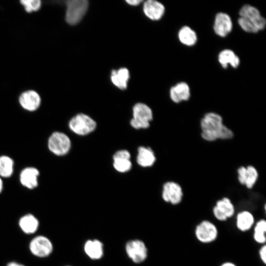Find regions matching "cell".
<instances>
[{
	"instance_id": "obj_9",
	"label": "cell",
	"mask_w": 266,
	"mask_h": 266,
	"mask_svg": "<svg viewBox=\"0 0 266 266\" xmlns=\"http://www.w3.org/2000/svg\"><path fill=\"white\" fill-rule=\"evenodd\" d=\"M162 197L167 203L174 205L179 204L183 197L182 189L181 186L175 182H166L163 185Z\"/></svg>"
},
{
	"instance_id": "obj_27",
	"label": "cell",
	"mask_w": 266,
	"mask_h": 266,
	"mask_svg": "<svg viewBox=\"0 0 266 266\" xmlns=\"http://www.w3.org/2000/svg\"><path fill=\"white\" fill-rule=\"evenodd\" d=\"M240 17L253 20L261 16L259 10L250 4L244 5L239 10Z\"/></svg>"
},
{
	"instance_id": "obj_20",
	"label": "cell",
	"mask_w": 266,
	"mask_h": 266,
	"mask_svg": "<svg viewBox=\"0 0 266 266\" xmlns=\"http://www.w3.org/2000/svg\"><path fill=\"white\" fill-rule=\"evenodd\" d=\"M137 151L136 161L139 166L146 167L153 165L156 161V156L150 148L140 146Z\"/></svg>"
},
{
	"instance_id": "obj_13",
	"label": "cell",
	"mask_w": 266,
	"mask_h": 266,
	"mask_svg": "<svg viewBox=\"0 0 266 266\" xmlns=\"http://www.w3.org/2000/svg\"><path fill=\"white\" fill-rule=\"evenodd\" d=\"M38 169L33 166L23 168L20 173L19 181L22 185L29 189H33L38 185Z\"/></svg>"
},
{
	"instance_id": "obj_35",
	"label": "cell",
	"mask_w": 266,
	"mask_h": 266,
	"mask_svg": "<svg viewBox=\"0 0 266 266\" xmlns=\"http://www.w3.org/2000/svg\"><path fill=\"white\" fill-rule=\"evenodd\" d=\"M3 181H2V178L0 177V194L1 193V192H2L3 190Z\"/></svg>"
},
{
	"instance_id": "obj_8",
	"label": "cell",
	"mask_w": 266,
	"mask_h": 266,
	"mask_svg": "<svg viewBox=\"0 0 266 266\" xmlns=\"http://www.w3.org/2000/svg\"><path fill=\"white\" fill-rule=\"evenodd\" d=\"M235 213L234 204L228 197L218 200L212 209L214 218L220 222H225L232 218Z\"/></svg>"
},
{
	"instance_id": "obj_1",
	"label": "cell",
	"mask_w": 266,
	"mask_h": 266,
	"mask_svg": "<svg viewBox=\"0 0 266 266\" xmlns=\"http://www.w3.org/2000/svg\"><path fill=\"white\" fill-rule=\"evenodd\" d=\"M200 126L201 136L207 141L229 139L233 136V131L223 124L221 116L215 112L205 114L200 121Z\"/></svg>"
},
{
	"instance_id": "obj_23",
	"label": "cell",
	"mask_w": 266,
	"mask_h": 266,
	"mask_svg": "<svg viewBox=\"0 0 266 266\" xmlns=\"http://www.w3.org/2000/svg\"><path fill=\"white\" fill-rule=\"evenodd\" d=\"M178 37L181 43L188 46L194 45L198 39L196 32L187 26H183L179 30Z\"/></svg>"
},
{
	"instance_id": "obj_26",
	"label": "cell",
	"mask_w": 266,
	"mask_h": 266,
	"mask_svg": "<svg viewBox=\"0 0 266 266\" xmlns=\"http://www.w3.org/2000/svg\"><path fill=\"white\" fill-rule=\"evenodd\" d=\"M14 162L13 160L7 155L0 156V177L8 178L11 176L14 171Z\"/></svg>"
},
{
	"instance_id": "obj_5",
	"label": "cell",
	"mask_w": 266,
	"mask_h": 266,
	"mask_svg": "<svg viewBox=\"0 0 266 266\" xmlns=\"http://www.w3.org/2000/svg\"><path fill=\"white\" fill-rule=\"evenodd\" d=\"M153 119L151 109L143 103H137L133 107V118L130 123L135 129H146L150 126V122Z\"/></svg>"
},
{
	"instance_id": "obj_15",
	"label": "cell",
	"mask_w": 266,
	"mask_h": 266,
	"mask_svg": "<svg viewBox=\"0 0 266 266\" xmlns=\"http://www.w3.org/2000/svg\"><path fill=\"white\" fill-rule=\"evenodd\" d=\"M255 222V217L250 211L242 210L236 215L235 226L241 232H247L253 229Z\"/></svg>"
},
{
	"instance_id": "obj_2",
	"label": "cell",
	"mask_w": 266,
	"mask_h": 266,
	"mask_svg": "<svg viewBox=\"0 0 266 266\" xmlns=\"http://www.w3.org/2000/svg\"><path fill=\"white\" fill-rule=\"evenodd\" d=\"M195 236L202 244H210L216 240L219 231L216 225L208 220H203L195 227Z\"/></svg>"
},
{
	"instance_id": "obj_7",
	"label": "cell",
	"mask_w": 266,
	"mask_h": 266,
	"mask_svg": "<svg viewBox=\"0 0 266 266\" xmlns=\"http://www.w3.org/2000/svg\"><path fill=\"white\" fill-rule=\"evenodd\" d=\"M126 252L129 258L134 263L143 262L147 258L148 249L143 241L139 239H133L127 242Z\"/></svg>"
},
{
	"instance_id": "obj_14",
	"label": "cell",
	"mask_w": 266,
	"mask_h": 266,
	"mask_svg": "<svg viewBox=\"0 0 266 266\" xmlns=\"http://www.w3.org/2000/svg\"><path fill=\"white\" fill-rule=\"evenodd\" d=\"M19 103L25 110L34 111L39 107L41 99L37 92L30 90L23 93L19 98Z\"/></svg>"
},
{
	"instance_id": "obj_11",
	"label": "cell",
	"mask_w": 266,
	"mask_h": 266,
	"mask_svg": "<svg viewBox=\"0 0 266 266\" xmlns=\"http://www.w3.org/2000/svg\"><path fill=\"white\" fill-rule=\"evenodd\" d=\"M233 29V22L230 16L224 12L218 13L215 18L213 30L218 36L224 37L227 36Z\"/></svg>"
},
{
	"instance_id": "obj_10",
	"label": "cell",
	"mask_w": 266,
	"mask_h": 266,
	"mask_svg": "<svg viewBox=\"0 0 266 266\" xmlns=\"http://www.w3.org/2000/svg\"><path fill=\"white\" fill-rule=\"evenodd\" d=\"M30 249L34 255L39 257H45L52 252L53 245L48 238L39 235L31 241Z\"/></svg>"
},
{
	"instance_id": "obj_34",
	"label": "cell",
	"mask_w": 266,
	"mask_h": 266,
	"mask_svg": "<svg viewBox=\"0 0 266 266\" xmlns=\"http://www.w3.org/2000/svg\"><path fill=\"white\" fill-rule=\"evenodd\" d=\"M7 266H25L15 263V262H11L9 263Z\"/></svg>"
},
{
	"instance_id": "obj_28",
	"label": "cell",
	"mask_w": 266,
	"mask_h": 266,
	"mask_svg": "<svg viewBox=\"0 0 266 266\" xmlns=\"http://www.w3.org/2000/svg\"><path fill=\"white\" fill-rule=\"evenodd\" d=\"M238 23L241 29L246 32L254 33L259 32L253 21L250 19L239 17L238 19Z\"/></svg>"
},
{
	"instance_id": "obj_19",
	"label": "cell",
	"mask_w": 266,
	"mask_h": 266,
	"mask_svg": "<svg viewBox=\"0 0 266 266\" xmlns=\"http://www.w3.org/2000/svg\"><path fill=\"white\" fill-rule=\"evenodd\" d=\"M86 254L92 260H99L103 255L102 243L98 239L88 240L84 246Z\"/></svg>"
},
{
	"instance_id": "obj_4",
	"label": "cell",
	"mask_w": 266,
	"mask_h": 266,
	"mask_svg": "<svg viewBox=\"0 0 266 266\" xmlns=\"http://www.w3.org/2000/svg\"><path fill=\"white\" fill-rule=\"evenodd\" d=\"M68 127L74 133L85 135L93 132L96 128V122L88 115L79 113L69 121Z\"/></svg>"
},
{
	"instance_id": "obj_18",
	"label": "cell",
	"mask_w": 266,
	"mask_h": 266,
	"mask_svg": "<svg viewBox=\"0 0 266 266\" xmlns=\"http://www.w3.org/2000/svg\"><path fill=\"white\" fill-rule=\"evenodd\" d=\"M169 96L171 100L175 103L188 100L191 96L188 84L184 82L177 83L170 88Z\"/></svg>"
},
{
	"instance_id": "obj_31",
	"label": "cell",
	"mask_w": 266,
	"mask_h": 266,
	"mask_svg": "<svg viewBox=\"0 0 266 266\" xmlns=\"http://www.w3.org/2000/svg\"><path fill=\"white\" fill-rule=\"evenodd\" d=\"M259 256L262 262L266 265V245H262L259 250Z\"/></svg>"
},
{
	"instance_id": "obj_22",
	"label": "cell",
	"mask_w": 266,
	"mask_h": 266,
	"mask_svg": "<svg viewBox=\"0 0 266 266\" xmlns=\"http://www.w3.org/2000/svg\"><path fill=\"white\" fill-rule=\"evenodd\" d=\"M129 78V71L126 68L113 70L111 72V80L113 84L120 89L127 88Z\"/></svg>"
},
{
	"instance_id": "obj_24",
	"label": "cell",
	"mask_w": 266,
	"mask_h": 266,
	"mask_svg": "<svg viewBox=\"0 0 266 266\" xmlns=\"http://www.w3.org/2000/svg\"><path fill=\"white\" fill-rule=\"evenodd\" d=\"M19 226L26 233L31 234L35 232L38 227V220L32 214H27L19 220Z\"/></svg>"
},
{
	"instance_id": "obj_3",
	"label": "cell",
	"mask_w": 266,
	"mask_h": 266,
	"mask_svg": "<svg viewBox=\"0 0 266 266\" xmlns=\"http://www.w3.org/2000/svg\"><path fill=\"white\" fill-rule=\"evenodd\" d=\"M47 147L53 154L62 156L66 155L70 150L71 141L66 133L54 132L48 139Z\"/></svg>"
},
{
	"instance_id": "obj_32",
	"label": "cell",
	"mask_w": 266,
	"mask_h": 266,
	"mask_svg": "<svg viewBox=\"0 0 266 266\" xmlns=\"http://www.w3.org/2000/svg\"><path fill=\"white\" fill-rule=\"evenodd\" d=\"M142 0H126V2L130 5L133 6H136L138 5Z\"/></svg>"
},
{
	"instance_id": "obj_6",
	"label": "cell",
	"mask_w": 266,
	"mask_h": 266,
	"mask_svg": "<svg viewBox=\"0 0 266 266\" xmlns=\"http://www.w3.org/2000/svg\"><path fill=\"white\" fill-rule=\"evenodd\" d=\"M66 20L70 25L78 23L85 15L88 7L86 0H69L66 1Z\"/></svg>"
},
{
	"instance_id": "obj_17",
	"label": "cell",
	"mask_w": 266,
	"mask_h": 266,
	"mask_svg": "<svg viewBox=\"0 0 266 266\" xmlns=\"http://www.w3.org/2000/svg\"><path fill=\"white\" fill-rule=\"evenodd\" d=\"M165 8L161 2L155 0H148L143 4L145 15L152 20H160L164 15Z\"/></svg>"
},
{
	"instance_id": "obj_16",
	"label": "cell",
	"mask_w": 266,
	"mask_h": 266,
	"mask_svg": "<svg viewBox=\"0 0 266 266\" xmlns=\"http://www.w3.org/2000/svg\"><path fill=\"white\" fill-rule=\"evenodd\" d=\"M130 158V153L126 150L117 151L113 157V165L114 168L117 171L122 173L130 170L132 166Z\"/></svg>"
},
{
	"instance_id": "obj_30",
	"label": "cell",
	"mask_w": 266,
	"mask_h": 266,
	"mask_svg": "<svg viewBox=\"0 0 266 266\" xmlns=\"http://www.w3.org/2000/svg\"><path fill=\"white\" fill-rule=\"evenodd\" d=\"M251 20L258 31L263 30L265 28L266 20L261 15Z\"/></svg>"
},
{
	"instance_id": "obj_12",
	"label": "cell",
	"mask_w": 266,
	"mask_h": 266,
	"mask_svg": "<svg viewBox=\"0 0 266 266\" xmlns=\"http://www.w3.org/2000/svg\"><path fill=\"white\" fill-rule=\"evenodd\" d=\"M238 180L242 185L248 189H251L256 183L258 178V172L252 166H240L237 169Z\"/></svg>"
},
{
	"instance_id": "obj_29",
	"label": "cell",
	"mask_w": 266,
	"mask_h": 266,
	"mask_svg": "<svg viewBox=\"0 0 266 266\" xmlns=\"http://www.w3.org/2000/svg\"><path fill=\"white\" fill-rule=\"evenodd\" d=\"M20 2L28 12L38 10L41 5V2L39 0H22Z\"/></svg>"
},
{
	"instance_id": "obj_25",
	"label": "cell",
	"mask_w": 266,
	"mask_h": 266,
	"mask_svg": "<svg viewBox=\"0 0 266 266\" xmlns=\"http://www.w3.org/2000/svg\"><path fill=\"white\" fill-rule=\"evenodd\" d=\"M253 238L258 244L263 245L266 244V220L261 219L256 221L253 228Z\"/></svg>"
},
{
	"instance_id": "obj_21",
	"label": "cell",
	"mask_w": 266,
	"mask_h": 266,
	"mask_svg": "<svg viewBox=\"0 0 266 266\" xmlns=\"http://www.w3.org/2000/svg\"><path fill=\"white\" fill-rule=\"evenodd\" d=\"M218 59L221 66L224 68H227L229 65L233 68H236L240 64L239 57L231 49L221 51L218 55Z\"/></svg>"
},
{
	"instance_id": "obj_33",
	"label": "cell",
	"mask_w": 266,
	"mask_h": 266,
	"mask_svg": "<svg viewBox=\"0 0 266 266\" xmlns=\"http://www.w3.org/2000/svg\"><path fill=\"white\" fill-rule=\"evenodd\" d=\"M220 266H237L235 263L231 261H226L222 263Z\"/></svg>"
}]
</instances>
